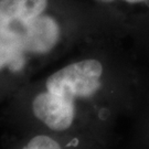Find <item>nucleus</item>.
<instances>
[{"label": "nucleus", "mask_w": 149, "mask_h": 149, "mask_svg": "<svg viewBox=\"0 0 149 149\" xmlns=\"http://www.w3.org/2000/svg\"><path fill=\"white\" fill-rule=\"evenodd\" d=\"M68 0H0V108L81 39Z\"/></svg>", "instance_id": "nucleus-1"}, {"label": "nucleus", "mask_w": 149, "mask_h": 149, "mask_svg": "<svg viewBox=\"0 0 149 149\" xmlns=\"http://www.w3.org/2000/svg\"><path fill=\"white\" fill-rule=\"evenodd\" d=\"M11 149H85V135L31 132L17 139Z\"/></svg>", "instance_id": "nucleus-2"}, {"label": "nucleus", "mask_w": 149, "mask_h": 149, "mask_svg": "<svg viewBox=\"0 0 149 149\" xmlns=\"http://www.w3.org/2000/svg\"><path fill=\"white\" fill-rule=\"evenodd\" d=\"M98 3H102V5H114L116 2H122V3H125V5H129V6H135V5H141V3H146L147 0H94Z\"/></svg>", "instance_id": "nucleus-3"}, {"label": "nucleus", "mask_w": 149, "mask_h": 149, "mask_svg": "<svg viewBox=\"0 0 149 149\" xmlns=\"http://www.w3.org/2000/svg\"><path fill=\"white\" fill-rule=\"evenodd\" d=\"M145 5H146L149 8V0H147V1H146V3H145Z\"/></svg>", "instance_id": "nucleus-4"}]
</instances>
